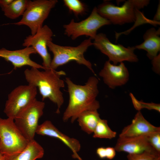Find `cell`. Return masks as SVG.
I'll use <instances>...</instances> for the list:
<instances>
[{"instance_id": "obj_24", "label": "cell", "mask_w": 160, "mask_h": 160, "mask_svg": "<svg viewBox=\"0 0 160 160\" xmlns=\"http://www.w3.org/2000/svg\"><path fill=\"white\" fill-rule=\"evenodd\" d=\"M160 157V154L154 150L148 151L136 154H128V160H156Z\"/></svg>"}, {"instance_id": "obj_11", "label": "cell", "mask_w": 160, "mask_h": 160, "mask_svg": "<svg viewBox=\"0 0 160 160\" xmlns=\"http://www.w3.org/2000/svg\"><path fill=\"white\" fill-rule=\"evenodd\" d=\"M53 33L51 29L47 25L39 28L33 35H30L24 39L23 45L32 47L43 60L42 66L45 70L50 68L52 60L47 49L48 41H52Z\"/></svg>"}, {"instance_id": "obj_15", "label": "cell", "mask_w": 160, "mask_h": 160, "mask_svg": "<svg viewBox=\"0 0 160 160\" xmlns=\"http://www.w3.org/2000/svg\"><path fill=\"white\" fill-rule=\"evenodd\" d=\"M36 133L59 139L72 151L73 153V157H76L77 153L80 150L81 145L78 140L70 137L62 133L50 121H45L42 124L39 125Z\"/></svg>"}, {"instance_id": "obj_23", "label": "cell", "mask_w": 160, "mask_h": 160, "mask_svg": "<svg viewBox=\"0 0 160 160\" xmlns=\"http://www.w3.org/2000/svg\"><path fill=\"white\" fill-rule=\"evenodd\" d=\"M132 104L135 108L138 111L143 108L154 110L160 112V104L153 103H145L137 100L131 93H129Z\"/></svg>"}, {"instance_id": "obj_22", "label": "cell", "mask_w": 160, "mask_h": 160, "mask_svg": "<svg viewBox=\"0 0 160 160\" xmlns=\"http://www.w3.org/2000/svg\"><path fill=\"white\" fill-rule=\"evenodd\" d=\"M63 2L69 11L76 16L82 15L86 11L84 4L79 0H64Z\"/></svg>"}, {"instance_id": "obj_20", "label": "cell", "mask_w": 160, "mask_h": 160, "mask_svg": "<svg viewBox=\"0 0 160 160\" xmlns=\"http://www.w3.org/2000/svg\"><path fill=\"white\" fill-rule=\"evenodd\" d=\"M29 0H14L9 5L1 8L4 14L10 19H15L23 15Z\"/></svg>"}, {"instance_id": "obj_12", "label": "cell", "mask_w": 160, "mask_h": 160, "mask_svg": "<svg viewBox=\"0 0 160 160\" xmlns=\"http://www.w3.org/2000/svg\"><path fill=\"white\" fill-rule=\"evenodd\" d=\"M99 75L104 83L112 89L125 85L129 79L128 70L123 62L114 65L109 60L105 61Z\"/></svg>"}, {"instance_id": "obj_17", "label": "cell", "mask_w": 160, "mask_h": 160, "mask_svg": "<svg viewBox=\"0 0 160 160\" xmlns=\"http://www.w3.org/2000/svg\"><path fill=\"white\" fill-rule=\"evenodd\" d=\"M160 29L154 28L148 29L143 36L144 41L134 46L135 49H143L147 52V56L151 60L156 56L160 51Z\"/></svg>"}, {"instance_id": "obj_26", "label": "cell", "mask_w": 160, "mask_h": 160, "mask_svg": "<svg viewBox=\"0 0 160 160\" xmlns=\"http://www.w3.org/2000/svg\"><path fill=\"white\" fill-rule=\"evenodd\" d=\"M116 151L114 148L100 147L98 148L96 151L97 155L102 159L106 158L111 160L115 156Z\"/></svg>"}, {"instance_id": "obj_10", "label": "cell", "mask_w": 160, "mask_h": 160, "mask_svg": "<svg viewBox=\"0 0 160 160\" xmlns=\"http://www.w3.org/2000/svg\"><path fill=\"white\" fill-rule=\"evenodd\" d=\"M37 88L29 84L20 85L8 95L4 110L8 118L14 119L18 112L36 98Z\"/></svg>"}, {"instance_id": "obj_5", "label": "cell", "mask_w": 160, "mask_h": 160, "mask_svg": "<svg viewBox=\"0 0 160 160\" xmlns=\"http://www.w3.org/2000/svg\"><path fill=\"white\" fill-rule=\"evenodd\" d=\"M29 142L17 128L13 119L0 117V152L8 160L22 152Z\"/></svg>"}, {"instance_id": "obj_8", "label": "cell", "mask_w": 160, "mask_h": 160, "mask_svg": "<svg viewBox=\"0 0 160 160\" xmlns=\"http://www.w3.org/2000/svg\"><path fill=\"white\" fill-rule=\"evenodd\" d=\"M111 22L100 15L97 8L95 7L90 15L86 19L79 22L72 19L68 24L64 25L65 34L75 40L79 37L84 35L94 39L96 36L97 31L102 27L111 25Z\"/></svg>"}, {"instance_id": "obj_4", "label": "cell", "mask_w": 160, "mask_h": 160, "mask_svg": "<svg viewBox=\"0 0 160 160\" xmlns=\"http://www.w3.org/2000/svg\"><path fill=\"white\" fill-rule=\"evenodd\" d=\"M92 45L93 43L90 38L84 40L76 47L62 46L54 44L52 41H48L47 47L53 54L50 68L55 70L59 67L73 61L85 66L95 75L91 63L84 56L88 47Z\"/></svg>"}, {"instance_id": "obj_16", "label": "cell", "mask_w": 160, "mask_h": 160, "mask_svg": "<svg viewBox=\"0 0 160 160\" xmlns=\"http://www.w3.org/2000/svg\"><path fill=\"white\" fill-rule=\"evenodd\" d=\"M114 148L116 151L124 152L128 154L139 153L146 151H155L144 135L130 138L119 137Z\"/></svg>"}, {"instance_id": "obj_18", "label": "cell", "mask_w": 160, "mask_h": 160, "mask_svg": "<svg viewBox=\"0 0 160 160\" xmlns=\"http://www.w3.org/2000/svg\"><path fill=\"white\" fill-rule=\"evenodd\" d=\"M100 119L97 110H87L81 113L77 119L82 130L90 134L93 133Z\"/></svg>"}, {"instance_id": "obj_3", "label": "cell", "mask_w": 160, "mask_h": 160, "mask_svg": "<svg viewBox=\"0 0 160 160\" xmlns=\"http://www.w3.org/2000/svg\"><path fill=\"white\" fill-rule=\"evenodd\" d=\"M149 0H128L121 6L104 1L97 8L99 14L111 24L122 25L135 22L141 13L139 10L147 6Z\"/></svg>"}, {"instance_id": "obj_7", "label": "cell", "mask_w": 160, "mask_h": 160, "mask_svg": "<svg viewBox=\"0 0 160 160\" xmlns=\"http://www.w3.org/2000/svg\"><path fill=\"white\" fill-rule=\"evenodd\" d=\"M57 2V0H29L22 19L13 24L27 26L30 29L31 35H33L42 27L44 21Z\"/></svg>"}, {"instance_id": "obj_6", "label": "cell", "mask_w": 160, "mask_h": 160, "mask_svg": "<svg viewBox=\"0 0 160 160\" xmlns=\"http://www.w3.org/2000/svg\"><path fill=\"white\" fill-rule=\"evenodd\" d=\"M45 103L36 98L21 110L14 119L16 126L29 141L34 140L38 121L43 114Z\"/></svg>"}, {"instance_id": "obj_13", "label": "cell", "mask_w": 160, "mask_h": 160, "mask_svg": "<svg viewBox=\"0 0 160 160\" xmlns=\"http://www.w3.org/2000/svg\"><path fill=\"white\" fill-rule=\"evenodd\" d=\"M36 53V52L32 47H26L15 50H10L4 48L0 49V57L11 62L15 69L28 65L31 68L45 70L42 65L33 61L30 58L31 54Z\"/></svg>"}, {"instance_id": "obj_21", "label": "cell", "mask_w": 160, "mask_h": 160, "mask_svg": "<svg viewBox=\"0 0 160 160\" xmlns=\"http://www.w3.org/2000/svg\"><path fill=\"white\" fill-rule=\"evenodd\" d=\"M93 137L95 138L112 139L116 137V132L109 127L107 121L100 119L94 131Z\"/></svg>"}, {"instance_id": "obj_30", "label": "cell", "mask_w": 160, "mask_h": 160, "mask_svg": "<svg viewBox=\"0 0 160 160\" xmlns=\"http://www.w3.org/2000/svg\"><path fill=\"white\" fill-rule=\"evenodd\" d=\"M0 160H8L5 156L0 152Z\"/></svg>"}, {"instance_id": "obj_1", "label": "cell", "mask_w": 160, "mask_h": 160, "mask_svg": "<svg viewBox=\"0 0 160 160\" xmlns=\"http://www.w3.org/2000/svg\"><path fill=\"white\" fill-rule=\"evenodd\" d=\"M69 95L68 105L63 113V120L66 122L71 119L73 123L82 112L97 110L100 107L96 98L99 93L98 80L95 76L89 77L84 85L75 84L69 77L65 78Z\"/></svg>"}, {"instance_id": "obj_28", "label": "cell", "mask_w": 160, "mask_h": 160, "mask_svg": "<svg viewBox=\"0 0 160 160\" xmlns=\"http://www.w3.org/2000/svg\"><path fill=\"white\" fill-rule=\"evenodd\" d=\"M160 1H159L156 13L153 17V20L156 22L160 23Z\"/></svg>"}, {"instance_id": "obj_2", "label": "cell", "mask_w": 160, "mask_h": 160, "mask_svg": "<svg viewBox=\"0 0 160 160\" xmlns=\"http://www.w3.org/2000/svg\"><path fill=\"white\" fill-rule=\"evenodd\" d=\"M40 71L39 69L32 67L24 71L25 78L28 84L37 87L43 101L48 98L57 106L56 113H60V109L64 103L63 94L61 91L65 87V82L61 79L65 76L62 70L56 71L51 69Z\"/></svg>"}, {"instance_id": "obj_19", "label": "cell", "mask_w": 160, "mask_h": 160, "mask_svg": "<svg viewBox=\"0 0 160 160\" xmlns=\"http://www.w3.org/2000/svg\"><path fill=\"white\" fill-rule=\"evenodd\" d=\"M44 154L43 148L34 139L29 142L22 152L8 160H36L42 158Z\"/></svg>"}, {"instance_id": "obj_25", "label": "cell", "mask_w": 160, "mask_h": 160, "mask_svg": "<svg viewBox=\"0 0 160 160\" xmlns=\"http://www.w3.org/2000/svg\"><path fill=\"white\" fill-rule=\"evenodd\" d=\"M144 135L152 148L160 154V131L152 132Z\"/></svg>"}, {"instance_id": "obj_27", "label": "cell", "mask_w": 160, "mask_h": 160, "mask_svg": "<svg viewBox=\"0 0 160 160\" xmlns=\"http://www.w3.org/2000/svg\"><path fill=\"white\" fill-rule=\"evenodd\" d=\"M151 60L152 69L156 73L160 74V53Z\"/></svg>"}, {"instance_id": "obj_9", "label": "cell", "mask_w": 160, "mask_h": 160, "mask_svg": "<svg viewBox=\"0 0 160 160\" xmlns=\"http://www.w3.org/2000/svg\"><path fill=\"white\" fill-rule=\"evenodd\" d=\"M94 40L93 45L107 56L108 60L114 65L124 61L135 63L138 61L137 56L134 53V46L126 47L119 44H113L103 33L97 34Z\"/></svg>"}, {"instance_id": "obj_29", "label": "cell", "mask_w": 160, "mask_h": 160, "mask_svg": "<svg viewBox=\"0 0 160 160\" xmlns=\"http://www.w3.org/2000/svg\"><path fill=\"white\" fill-rule=\"evenodd\" d=\"M13 0H0V6L2 8L9 4Z\"/></svg>"}, {"instance_id": "obj_14", "label": "cell", "mask_w": 160, "mask_h": 160, "mask_svg": "<svg viewBox=\"0 0 160 160\" xmlns=\"http://www.w3.org/2000/svg\"><path fill=\"white\" fill-rule=\"evenodd\" d=\"M159 131H160V127L151 124L145 118L140 111H139L135 114L131 123L122 129L119 135V137H135Z\"/></svg>"}, {"instance_id": "obj_31", "label": "cell", "mask_w": 160, "mask_h": 160, "mask_svg": "<svg viewBox=\"0 0 160 160\" xmlns=\"http://www.w3.org/2000/svg\"><path fill=\"white\" fill-rule=\"evenodd\" d=\"M156 160H160V157H158L157 159Z\"/></svg>"}]
</instances>
